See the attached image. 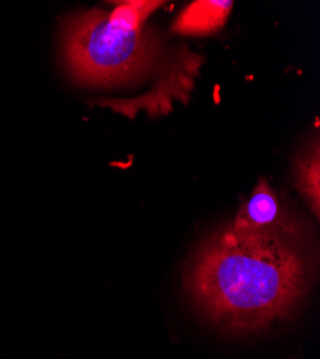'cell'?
Instances as JSON below:
<instances>
[{"label": "cell", "mask_w": 320, "mask_h": 359, "mask_svg": "<svg viewBox=\"0 0 320 359\" xmlns=\"http://www.w3.org/2000/svg\"><path fill=\"white\" fill-rule=\"evenodd\" d=\"M306 267L288 238L227 227L194 259L187 287L194 304L231 331H256L299 301Z\"/></svg>", "instance_id": "obj_1"}, {"label": "cell", "mask_w": 320, "mask_h": 359, "mask_svg": "<svg viewBox=\"0 0 320 359\" xmlns=\"http://www.w3.org/2000/svg\"><path fill=\"white\" fill-rule=\"evenodd\" d=\"M160 2H127L113 11L86 9L62 22V56L71 78L111 88L147 74L158 55V41L145 25Z\"/></svg>", "instance_id": "obj_2"}, {"label": "cell", "mask_w": 320, "mask_h": 359, "mask_svg": "<svg viewBox=\"0 0 320 359\" xmlns=\"http://www.w3.org/2000/svg\"><path fill=\"white\" fill-rule=\"evenodd\" d=\"M237 231L254 234H272L288 238L293 233L281 203L266 178H260L249 200L243 203L240 210L230 226Z\"/></svg>", "instance_id": "obj_3"}, {"label": "cell", "mask_w": 320, "mask_h": 359, "mask_svg": "<svg viewBox=\"0 0 320 359\" xmlns=\"http://www.w3.org/2000/svg\"><path fill=\"white\" fill-rule=\"evenodd\" d=\"M232 2H194L172 23V31L183 35L213 34L227 20Z\"/></svg>", "instance_id": "obj_4"}, {"label": "cell", "mask_w": 320, "mask_h": 359, "mask_svg": "<svg viewBox=\"0 0 320 359\" xmlns=\"http://www.w3.org/2000/svg\"><path fill=\"white\" fill-rule=\"evenodd\" d=\"M320 165H319V148L316 145L314 151L302 157L296 164V180L299 190L305 197L313 203V212L319 215V197H320Z\"/></svg>", "instance_id": "obj_5"}]
</instances>
